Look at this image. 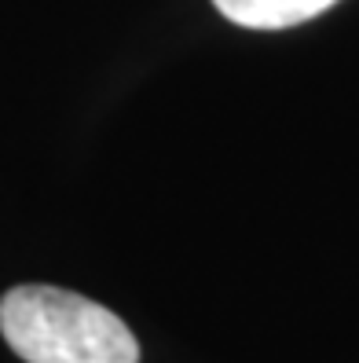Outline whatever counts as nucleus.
I'll use <instances>...</instances> for the list:
<instances>
[{
  "instance_id": "nucleus-1",
  "label": "nucleus",
  "mask_w": 359,
  "mask_h": 363,
  "mask_svg": "<svg viewBox=\"0 0 359 363\" xmlns=\"http://www.w3.org/2000/svg\"><path fill=\"white\" fill-rule=\"evenodd\" d=\"M0 334L26 363H139V341L121 315L59 286L8 290Z\"/></svg>"
},
{
  "instance_id": "nucleus-2",
  "label": "nucleus",
  "mask_w": 359,
  "mask_h": 363,
  "mask_svg": "<svg viewBox=\"0 0 359 363\" xmlns=\"http://www.w3.org/2000/svg\"><path fill=\"white\" fill-rule=\"evenodd\" d=\"M224 18L246 30H286L323 15L337 0H213Z\"/></svg>"
}]
</instances>
